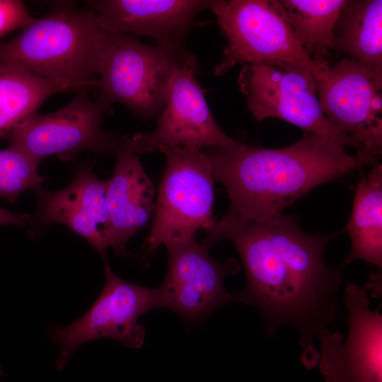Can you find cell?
Segmentation results:
<instances>
[{
  "label": "cell",
  "instance_id": "8",
  "mask_svg": "<svg viewBox=\"0 0 382 382\" xmlns=\"http://www.w3.org/2000/svg\"><path fill=\"white\" fill-rule=\"evenodd\" d=\"M197 67L195 57L190 53L173 67L154 129L127 136V145L134 154L171 148H224L237 142L221 130L212 115L197 80Z\"/></svg>",
  "mask_w": 382,
  "mask_h": 382
},
{
  "label": "cell",
  "instance_id": "7",
  "mask_svg": "<svg viewBox=\"0 0 382 382\" xmlns=\"http://www.w3.org/2000/svg\"><path fill=\"white\" fill-rule=\"evenodd\" d=\"M67 105L49 114L35 113L16 125L4 138L8 146L18 149L39 163L56 155L71 160L83 150L105 156L125 143L127 135L102 129L111 108L88 91L75 92Z\"/></svg>",
  "mask_w": 382,
  "mask_h": 382
},
{
  "label": "cell",
  "instance_id": "10",
  "mask_svg": "<svg viewBox=\"0 0 382 382\" xmlns=\"http://www.w3.org/2000/svg\"><path fill=\"white\" fill-rule=\"evenodd\" d=\"M238 83L248 106L257 121L275 117L357 154L359 145L331 124L324 115L316 91V81L306 74L264 64H245Z\"/></svg>",
  "mask_w": 382,
  "mask_h": 382
},
{
  "label": "cell",
  "instance_id": "14",
  "mask_svg": "<svg viewBox=\"0 0 382 382\" xmlns=\"http://www.w3.org/2000/svg\"><path fill=\"white\" fill-rule=\"evenodd\" d=\"M85 4L102 30L153 37L157 46L185 55V40L194 18L209 8L210 1L92 0Z\"/></svg>",
  "mask_w": 382,
  "mask_h": 382
},
{
  "label": "cell",
  "instance_id": "2",
  "mask_svg": "<svg viewBox=\"0 0 382 382\" xmlns=\"http://www.w3.org/2000/svg\"><path fill=\"white\" fill-rule=\"evenodd\" d=\"M214 179L226 188L228 212L248 221H264L317 186L361 170L367 162L329 139L304 133L296 142L265 149L237 141L202 149Z\"/></svg>",
  "mask_w": 382,
  "mask_h": 382
},
{
  "label": "cell",
  "instance_id": "15",
  "mask_svg": "<svg viewBox=\"0 0 382 382\" xmlns=\"http://www.w3.org/2000/svg\"><path fill=\"white\" fill-rule=\"evenodd\" d=\"M37 193L38 221L68 226L105 257L110 233L106 180H100L87 166L64 188L54 192L40 189Z\"/></svg>",
  "mask_w": 382,
  "mask_h": 382
},
{
  "label": "cell",
  "instance_id": "1",
  "mask_svg": "<svg viewBox=\"0 0 382 382\" xmlns=\"http://www.w3.org/2000/svg\"><path fill=\"white\" fill-rule=\"evenodd\" d=\"M332 238L306 233L284 214L256 221L227 212L202 241L208 248L224 240L233 243L246 277L245 286L235 293L236 301L257 308L270 335L282 326L294 328L307 369L318 362L315 339L334 324L338 312L344 267L325 262Z\"/></svg>",
  "mask_w": 382,
  "mask_h": 382
},
{
  "label": "cell",
  "instance_id": "16",
  "mask_svg": "<svg viewBox=\"0 0 382 382\" xmlns=\"http://www.w3.org/2000/svg\"><path fill=\"white\" fill-rule=\"evenodd\" d=\"M128 136V135H127ZM125 143L116 151L112 176L106 180L110 248L127 255V243L149 221L154 212L155 187L138 155Z\"/></svg>",
  "mask_w": 382,
  "mask_h": 382
},
{
  "label": "cell",
  "instance_id": "23",
  "mask_svg": "<svg viewBox=\"0 0 382 382\" xmlns=\"http://www.w3.org/2000/svg\"><path fill=\"white\" fill-rule=\"evenodd\" d=\"M29 219L28 214L13 213L0 208V226L7 224L21 226L24 225Z\"/></svg>",
  "mask_w": 382,
  "mask_h": 382
},
{
  "label": "cell",
  "instance_id": "25",
  "mask_svg": "<svg viewBox=\"0 0 382 382\" xmlns=\"http://www.w3.org/2000/svg\"><path fill=\"white\" fill-rule=\"evenodd\" d=\"M4 367L1 362L0 361V377L4 376Z\"/></svg>",
  "mask_w": 382,
  "mask_h": 382
},
{
  "label": "cell",
  "instance_id": "19",
  "mask_svg": "<svg viewBox=\"0 0 382 382\" xmlns=\"http://www.w3.org/2000/svg\"><path fill=\"white\" fill-rule=\"evenodd\" d=\"M74 91L67 83L43 78L20 66L0 64V139L37 112L57 93Z\"/></svg>",
  "mask_w": 382,
  "mask_h": 382
},
{
  "label": "cell",
  "instance_id": "3",
  "mask_svg": "<svg viewBox=\"0 0 382 382\" xmlns=\"http://www.w3.org/2000/svg\"><path fill=\"white\" fill-rule=\"evenodd\" d=\"M104 38L93 11L59 2L13 38L0 41V64L64 82L75 92H88L98 88Z\"/></svg>",
  "mask_w": 382,
  "mask_h": 382
},
{
  "label": "cell",
  "instance_id": "5",
  "mask_svg": "<svg viewBox=\"0 0 382 382\" xmlns=\"http://www.w3.org/2000/svg\"><path fill=\"white\" fill-rule=\"evenodd\" d=\"M151 231L144 243L150 259L162 244L194 238L216 224L213 214L214 176L203 150L166 149Z\"/></svg>",
  "mask_w": 382,
  "mask_h": 382
},
{
  "label": "cell",
  "instance_id": "4",
  "mask_svg": "<svg viewBox=\"0 0 382 382\" xmlns=\"http://www.w3.org/2000/svg\"><path fill=\"white\" fill-rule=\"evenodd\" d=\"M209 9L227 40L215 75L238 64H264L301 71L316 83L326 78L328 62L307 54L275 0H214Z\"/></svg>",
  "mask_w": 382,
  "mask_h": 382
},
{
  "label": "cell",
  "instance_id": "11",
  "mask_svg": "<svg viewBox=\"0 0 382 382\" xmlns=\"http://www.w3.org/2000/svg\"><path fill=\"white\" fill-rule=\"evenodd\" d=\"M168 270L157 287L160 307L174 311L187 327L203 322L216 309L236 301V294L224 287L226 277L240 270L235 258L214 260L207 246L195 238L166 245Z\"/></svg>",
  "mask_w": 382,
  "mask_h": 382
},
{
  "label": "cell",
  "instance_id": "9",
  "mask_svg": "<svg viewBox=\"0 0 382 382\" xmlns=\"http://www.w3.org/2000/svg\"><path fill=\"white\" fill-rule=\"evenodd\" d=\"M105 284L86 313L66 325H52L49 337L57 345L56 368L62 370L79 347L100 338H110L138 349L145 341V329L139 318L160 308L157 288L132 283L117 276L105 262Z\"/></svg>",
  "mask_w": 382,
  "mask_h": 382
},
{
  "label": "cell",
  "instance_id": "12",
  "mask_svg": "<svg viewBox=\"0 0 382 382\" xmlns=\"http://www.w3.org/2000/svg\"><path fill=\"white\" fill-rule=\"evenodd\" d=\"M381 90L372 72L352 58L342 59L316 83L324 115L359 145L357 155L369 165L382 153Z\"/></svg>",
  "mask_w": 382,
  "mask_h": 382
},
{
  "label": "cell",
  "instance_id": "13",
  "mask_svg": "<svg viewBox=\"0 0 382 382\" xmlns=\"http://www.w3.org/2000/svg\"><path fill=\"white\" fill-rule=\"evenodd\" d=\"M348 332L318 336V366L324 382H382V315L369 307L366 289L348 283L343 299Z\"/></svg>",
  "mask_w": 382,
  "mask_h": 382
},
{
  "label": "cell",
  "instance_id": "17",
  "mask_svg": "<svg viewBox=\"0 0 382 382\" xmlns=\"http://www.w3.org/2000/svg\"><path fill=\"white\" fill-rule=\"evenodd\" d=\"M351 248L341 266L363 260L382 267V166L376 163L357 183L352 213L345 228Z\"/></svg>",
  "mask_w": 382,
  "mask_h": 382
},
{
  "label": "cell",
  "instance_id": "24",
  "mask_svg": "<svg viewBox=\"0 0 382 382\" xmlns=\"http://www.w3.org/2000/svg\"><path fill=\"white\" fill-rule=\"evenodd\" d=\"M381 273L371 274L369 280L366 284V289L371 290L372 297H379L381 296Z\"/></svg>",
  "mask_w": 382,
  "mask_h": 382
},
{
  "label": "cell",
  "instance_id": "21",
  "mask_svg": "<svg viewBox=\"0 0 382 382\" xmlns=\"http://www.w3.org/2000/svg\"><path fill=\"white\" fill-rule=\"evenodd\" d=\"M38 163L22 151L8 146L0 149V197L13 202L23 192L42 189Z\"/></svg>",
  "mask_w": 382,
  "mask_h": 382
},
{
  "label": "cell",
  "instance_id": "22",
  "mask_svg": "<svg viewBox=\"0 0 382 382\" xmlns=\"http://www.w3.org/2000/svg\"><path fill=\"white\" fill-rule=\"evenodd\" d=\"M35 20L23 1L0 0V39L11 31L25 28Z\"/></svg>",
  "mask_w": 382,
  "mask_h": 382
},
{
  "label": "cell",
  "instance_id": "18",
  "mask_svg": "<svg viewBox=\"0 0 382 382\" xmlns=\"http://www.w3.org/2000/svg\"><path fill=\"white\" fill-rule=\"evenodd\" d=\"M331 49L366 66L382 85V1L348 0L335 27Z\"/></svg>",
  "mask_w": 382,
  "mask_h": 382
},
{
  "label": "cell",
  "instance_id": "20",
  "mask_svg": "<svg viewBox=\"0 0 382 382\" xmlns=\"http://www.w3.org/2000/svg\"><path fill=\"white\" fill-rule=\"evenodd\" d=\"M297 40L314 60L324 59L348 0H275Z\"/></svg>",
  "mask_w": 382,
  "mask_h": 382
},
{
  "label": "cell",
  "instance_id": "6",
  "mask_svg": "<svg viewBox=\"0 0 382 382\" xmlns=\"http://www.w3.org/2000/svg\"><path fill=\"white\" fill-rule=\"evenodd\" d=\"M187 54L144 44L132 35L105 32L98 98L110 108L123 104L144 119L158 117L171 71Z\"/></svg>",
  "mask_w": 382,
  "mask_h": 382
}]
</instances>
